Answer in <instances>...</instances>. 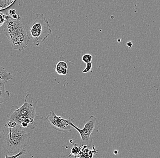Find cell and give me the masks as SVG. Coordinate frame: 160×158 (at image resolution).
I'll use <instances>...</instances> for the list:
<instances>
[{"mask_svg": "<svg viewBox=\"0 0 160 158\" xmlns=\"http://www.w3.org/2000/svg\"><path fill=\"white\" fill-rule=\"evenodd\" d=\"M2 147L6 152L15 155L29 144L31 134L18 125L14 128L5 125L0 136Z\"/></svg>", "mask_w": 160, "mask_h": 158, "instance_id": "obj_1", "label": "cell"}, {"mask_svg": "<svg viewBox=\"0 0 160 158\" xmlns=\"http://www.w3.org/2000/svg\"><path fill=\"white\" fill-rule=\"evenodd\" d=\"M37 101L33 102V99L30 94L25 98L23 104L18 107L17 106L12 107L11 111L8 115V120L14 121L22 128H29L34 130L35 122L38 120H43V117L38 116L36 114V108Z\"/></svg>", "mask_w": 160, "mask_h": 158, "instance_id": "obj_2", "label": "cell"}, {"mask_svg": "<svg viewBox=\"0 0 160 158\" xmlns=\"http://www.w3.org/2000/svg\"><path fill=\"white\" fill-rule=\"evenodd\" d=\"M4 32L14 49L22 52L28 48L30 37L19 19H15L9 16L5 22Z\"/></svg>", "mask_w": 160, "mask_h": 158, "instance_id": "obj_3", "label": "cell"}, {"mask_svg": "<svg viewBox=\"0 0 160 158\" xmlns=\"http://www.w3.org/2000/svg\"><path fill=\"white\" fill-rule=\"evenodd\" d=\"M30 33L34 45L38 47L52 34L48 21L43 14H37L30 28Z\"/></svg>", "mask_w": 160, "mask_h": 158, "instance_id": "obj_4", "label": "cell"}, {"mask_svg": "<svg viewBox=\"0 0 160 158\" xmlns=\"http://www.w3.org/2000/svg\"><path fill=\"white\" fill-rule=\"evenodd\" d=\"M74 118L65 119L58 116L54 111L50 113L47 116V120L50 126L56 130L61 132H69L72 130L73 127L70 125V122L73 121Z\"/></svg>", "mask_w": 160, "mask_h": 158, "instance_id": "obj_5", "label": "cell"}, {"mask_svg": "<svg viewBox=\"0 0 160 158\" xmlns=\"http://www.w3.org/2000/svg\"><path fill=\"white\" fill-rule=\"evenodd\" d=\"M84 123V129L88 131L91 135L96 134L98 132L99 123L97 118L94 116H91L88 119L85 120Z\"/></svg>", "mask_w": 160, "mask_h": 158, "instance_id": "obj_6", "label": "cell"}, {"mask_svg": "<svg viewBox=\"0 0 160 158\" xmlns=\"http://www.w3.org/2000/svg\"><path fill=\"white\" fill-rule=\"evenodd\" d=\"M70 125L73 127V128H75L79 133L81 137V141H82V145H84L88 147H89L92 145V140L90 139L91 134L89 132L86 130L85 129H80L72 123V121L70 122Z\"/></svg>", "mask_w": 160, "mask_h": 158, "instance_id": "obj_7", "label": "cell"}, {"mask_svg": "<svg viewBox=\"0 0 160 158\" xmlns=\"http://www.w3.org/2000/svg\"><path fill=\"white\" fill-rule=\"evenodd\" d=\"M8 82L5 80L0 79V105L8 100L10 98L9 92L5 89V85Z\"/></svg>", "mask_w": 160, "mask_h": 158, "instance_id": "obj_8", "label": "cell"}, {"mask_svg": "<svg viewBox=\"0 0 160 158\" xmlns=\"http://www.w3.org/2000/svg\"><path fill=\"white\" fill-rule=\"evenodd\" d=\"M55 71L58 74L62 75H67L68 74V64L63 61L59 62L56 65Z\"/></svg>", "mask_w": 160, "mask_h": 158, "instance_id": "obj_9", "label": "cell"}, {"mask_svg": "<svg viewBox=\"0 0 160 158\" xmlns=\"http://www.w3.org/2000/svg\"><path fill=\"white\" fill-rule=\"evenodd\" d=\"M12 79L13 76L12 74L7 71L5 68L0 66V79L8 82Z\"/></svg>", "mask_w": 160, "mask_h": 158, "instance_id": "obj_10", "label": "cell"}, {"mask_svg": "<svg viewBox=\"0 0 160 158\" xmlns=\"http://www.w3.org/2000/svg\"><path fill=\"white\" fill-rule=\"evenodd\" d=\"M93 56L90 54H86L82 57V61L86 64L92 61Z\"/></svg>", "mask_w": 160, "mask_h": 158, "instance_id": "obj_11", "label": "cell"}, {"mask_svg": "<svg viewBox=\"0 0 160 158\" xmlns=\"http://www.w3.org/2000/svg\"><path fill=\"white\" fill-rule=\"evenodd\" d=\"M26 154V150L24 148L21 151H20L19 152L17 153V154H15V155H14L12 156H8V155H6L5 156V158H15L18 157L22 155H24Z\"/></svg>", "mask_w": 160, "mask_h": 158, "instance_id": "obj_12", "label": "cell"}, {"mask_svg": "<svg viewBox=\"0 0 160 158\" xmlns=\"http://www.w3.org/2000/svg\"><path fill=\"white\" fill-rule=\"evenodd\" d=\"M9 16L6 15L3 13L0 12V27L4 24L6 20Z\"/></svg>", "mask_w": 160, "mask_h": 158, "instance_id": "obj_13", "label": "cell"}, {"mask_svg": "<svg viewBox=\"0 0 160 158\" xmlns=\"http://www.w3.org/2000/svg\"><path fill=\"white\" fill-rule=\"evenodd\" d=\"M18 125V124L14 121L12 120H8L7 123L5 125L8 127L12 128L17 126Z\"/></svg>", "mask_w": 160, "mask_h": 158, "instance_id": "obj_14", "label": "cell"}, {"mask_svg": "<svg viewBox=\"0 0 160 158\" xmlns=\"http://www.w3.org/2000/svg\"><path fill=\"white\" fill-rule=\"evenodd\" d=\"M92 62H91L87 64V67L83 70L82 73H88V72L91 71L92 70Z\"/></svg>", "mask_w": 160, "mask_h": 158, "instance_id": "obj_15", "label": "cell"}, {"mask_svg": "<svg viewBox=\"0 0 160 158\" xmlns=\"http://www.w3.org/2000/svg\"><path fill=\"white\" fill-rule=\"evenodd\" d=\"M9 14L11 16H13L14 15L16 14V11L14 9H11L9 11Z\"/></svg>", "mask_w": 160, "mask_h": 158, "instance_id": "obj_16", "label": "cell"}, {"mask_svg": "<svg viewBox=\"0 0 160 158\" xmlns=\"http://www.w3.org/2000/svg\"><path fill=\"white\" fill-rule=\"evenodd\" d=\"M133 43L132 42H129L127 43V46L129 48L131 49L132 47Z\"/></svg>", "mask_w": 160, "mask_h": 158, "instance_id": "obj_17", "label": "cell"}, {"mask_svg": "<svg viewBox=\"0 0 160 158\" xmlns=\"http://www.w3.org/2000/svg\"><path fill=\"white\" fill-rule=\"evenodd\" d=\"M12 18H13L15 19H20V16L19 15H18L15 14L13 16H12Z\"/></svg>", "mask_w": 160, "mask_h": 158, "instance_id": "obj_18", "label": "cell"}, {"mask_svg": "<svg viewBox=\"0 0 160 158\" xmlns=\"http://www.w3.org/2000/svg\"><path fill=\"white\" fill-rule=\"evenodd\" d=\"M118 42H120V41H121V40H118Z\"/></svg>", "mask_w": 160, "mask_h": 158, "instance_id": "obj_19", "label": "cell"}]
</instances>
